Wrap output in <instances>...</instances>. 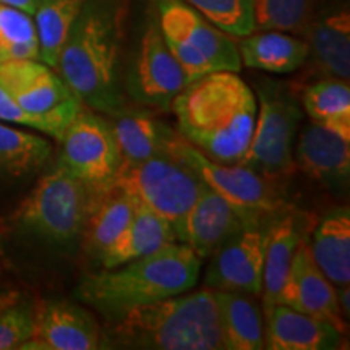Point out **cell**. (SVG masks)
<instances>
[{"label": "cell", "mask_w": 350, "mask_h": 350, "mask_svg": "<svg viewBox=\"0 0 350 350\" xmlns=\"http://www.w3.org/2000/svg\"><path fill=\"white\" fill-rule=\"evenodd\" d=\"M226 350L265 349V321L260 306L242 292L213 291Z\"/></svg>", "instance_id": "26"}, {"label": "cell", "mask_w": 350, "mask_h": 350, "mask_svg": "<svg viewBox=\"0 0 350 350\" xmlns=\"http://www.w3.org/2000/svg\"><path fill=\"white\" fill-rule=\"evenodd\" d=\"M237 44L242 65L269 73H292L308 59V44L286 31L256 29L239 38Z\"/></svg>", "instance_id": "23"}, {"label": "cell", "mask_w": 350, "mask_h": 350, "mask_svg": "<svg viewBox=\"0 0 350 350\" xmlns=\"http://www.w3.org/2000/svg\"><path fill=\"white\" fill-rule=\"evenodd\" d=\"M262 217L235 206L208 187L183 217L177 242L187 243L201 260H206L245 227L262 224Z\"/></svg>", "instance_id": "15"}, {"label": "cell", "mask_w": 350, "mask_h": 350, "mask_svg": "<svg viewBox=\"0 0 350 350\" xmlns=\"http://www.w3.org/2000/svg\"><path fill=\"white\" fill-rule=\"evenodd\" d=\"M262 224L245 227L234 237L226 240L209 256L204 284L211 291L242 292L260 295L265 266L266 229Z\"/></svg>", "instance_id": "13"}, {"label": "cell", "mask_w": 350, "mask_h": 350, "mask_svg": "<svg viewBox=\"0 0 350 350\" xmlns=\"http://www.w3.org/2000/svg\"><path fill=\"white\" fill-rule=\"evenodd\" d=\"M304 232L305 224H301L297 214L275 216L268 224L260 294L262 313H268L278 304V297L291 271L297 247L305 239Z\"/></svg>", "instance_id": "21"}, {"label": "cell", "mask_w": 350, "mask_h": 350, "mask_svg": "<svg viewBox=\"0 0 350 350\" xmlns=\"http://www.w3.org/2000/svg\"><path fill=\"white\" fill-rule=\"evenodd\" d=\"M294 165L327 190L345 193L350 180V139L310 122L300 133Z\"/></svg>", "instance_id": "17"}, {"label": "cell", "mask_w": 350, "mask_h": 350, "mask_svg": "<svg viewBox=\"0 0 350 350\" xmlns=\"http://www.w3.org/2000/svg\"><path fill=\"white\" fill-rule=\"evenodd\" d=\"M204 18L232 38H243L256 29L253 0H183Z\"/></svg>", "instance_id": "32"}, {"label": "cell", "mask_w": 350, "mask_h": 350, "mask_svg": "<svg viewBox=\"0 0 350 350\" xmlns=\"http://www.w3.org/2000/svg\"><path fill=\"white\" fill-rule=\"evenodd\" d=\"M52 144L31 131L0 122V182L20 180L46 165Z\"/></svg>", "instance_id": "27"}, {"label": "cell", "mask_w": 350, "mask_h": 350, "mask_svg": "<svg viewBox=\"0 0 350 350\" xmlns=\"http://www.w3.org/2000/svg\"><path fill=\"white\" fill-rule=\"evenodd\" d=\"M304 36L308 44V57L321 75L350 78V15L347 8L314 16Z\"/></svg>", "instance_id": "19"}, {"label": "cell", "mask_w": 350, "mask_h": 350, "mask_svg": "<svg viewBox=\"0 0 350 350\" xmlns=\"http://www.w3.org/2000/svg\"><path fill=\"white\" fill-rule=\"evenodd\" d=\"M313 260L334 287L350 284V211L347 206L327 213L313 232Z\"/></svg>", "instance_id": "24"}, {"label": "cell", "mask_w": 350, "mask_h": 350, "mask_svg": "<svg viewBox=\"0 0 350 350\" xmlns=\"http://www.w3.org/2000/svg\"><path fill=\"white\" fill-rule=\"evenodd\" d=\"M96 188L57 164L39 178L10 217L12 229L55 250L81 243Z\"/></svg>", "instance_id": "5"}, {"label": "cell", "mask_w": 350, "mask_h": 350, "mask_svg": "<svg viewBox=\"0 0 350 350\" xmlns=\"http://www.w3.org/2000/svg\"><path fill=\"white\" fill-rule=\"evenodd\" d=\"M0 49L3 60H39L33 15L0 3Z\"/></svg>", "instance_id": "30"}, {"label": "cell", "mask_w": 350, "mask_h": 350, "mask_svg": "<svg viewBox=\"0 0 350 350\" xmlns=\"http://www.w3.org/2000/svg\"><path fill=\"white\" fill-rule=\"evenodd\" d=\"M201 258L182 242H170L117 268L88 274L75 295L113 323L138 306L195 287Z\"/></svg>", "instance_id": "3"}, {"label": "cell", "mask_w": 350, "mask_h": 350, "mask_svg": "<svg viewBox=\"0 0 350 350\" xmlns=\"http://www.w3.org/2000/svg\"><path fill=\"white\" fill-rule=\"evenodd\" d=\"M124 163H137L167 152V138L172 129L150 112L122 109L107 117Z\"/></svg>", "instance_id": "25"}, {"label": "cell", "mask_w": 350, "mask_h": 350, "mask_svg": "<svg viewBox=\"0 0 350 350\" xmlns=\"http://www.w3.org/2000/svg\"><path fill=\"white\" fill-rule=\"evenodd\" d=\"M0 3H3V5H10V7L20 8V10H23L26 13H29V15H33L34 10H36L39 0H0Z\"/></svg>", "instance_id": "34"}, {"label": "cell", "mask_w": 350, "mask_h": 350, "mask_svg": "<svg viewBox=\"0 0 350 350\" xmlns=\"http://www.w3.org/2000/svg\"><path fill=\"white\" fill-rule=\"evenodd\" d=\"M187 85L185 72L167 47L159 23L151 21L126 80L130 96L146 107L169 111L175 96Z\"/></svg>", "instance_id": "11"}, {"label": "cell", "mask_w": 350, "mask_h": 350, "mask_svg": "<svg viewBox=\"0 0 350 350\" xmlns=\"http://www.w3.org/2000/svg\"><path fill=\"white\" fill-rule=\"evenodd\" d=\"M256 96L237 72L217 70L188 83L170 109L177 131L209 159L242 164L256 119Z\"/></svg>", "instance_id": "1"}, {"label": "cell", "mask_w": 350, "mask_h": 350, "mask_svg": "<svg viewBox=\"0 0 350 350\" xmlns=\"http://www.w3.org/2000/svg\"><path fill=\"white\" fill-rule=\"evenodd\" d=\"M120 347L157 350H226L211 288L178 294L130 310L111 323Z\"/></svg>", "instance_id": "4"}, {"label": "cell", "mask_w": 350, "mask_h": 350, "mask_svg": "<svg viewBox=\"0 0 350 350\" xmlns=\"http://www.w3.org/2000/svg\"><path fill=\"white\" fill-rule=\"evenodd\" d=\"M18 301V295L15 292H0V310L7 308Z\"/></svg>", "instance_id": "35"}, {"label": "cell", "mask_w": 350, "mask_h": 350, "mask_svg": "<svg viewBox=\"0 0 350 350\" xmlns=\"http://www.w3.org/2000/svg\"><path fill=\"white\" fill-rule=\"evenodd\" d=\"M120 18L116 0H85L55 67L83 106L106 117L126 107L119 77Z\"/></svg>", "instance_id": "2"}, {"label": "cell", "mask_w": 350, "mask_h": 350, "mask_svg": "<svg viewBox=\"0 0 350 350\" xmlns=\"http://www.w3.org/2000/svg\"><path fill=\"white\" fill-rule=\"evenodd\" d=\"M107 338L93 314L67 300H44L34 306L31 339L23 350H96Z\"/></svg>", "instance_id": "14"}, {"label": "cell", "mask_w": 350, "mask_h": 350, "mask_svg": "<svg viewBox=\"0 0 350 350\" xmlns=\"http://www.w3.org/2000/svg\"><path fill=\"white\" fill-rule=\"evenodd\" d=\"M137 200L117 183L111 182L96 188L93 204L81 237V243L88 255L99 261L103 253L116 242L129 224Z\"/></svg>", "instance_id": "20"}, {"label": "cell", "mask_w": 350, "mask_h": 350, "mask_svg": "<svg viewBox=\"0 0 350 350\" xmlns=\"http://www.w3.org/2000/svg\"><path fill=\"white\" fill-rule=\"evenodd\" d=\"M310 120L350 139V86L347 80L325 77L301 96Z\"/></svg>", "instance_id": "28"}, {"label": "cell", "mask_w": 350, "mask_h": 350, "mask_svg": "<svg viewBox=\"0 0 350 350\" xmlns=\"http://www.w3.org/2000/svg\"><path fill=\"white\" fill-rule=\"evenodd\" d=\"M278 304L325 321L340 334L347 329L336 287L313 260L310 242L306 239L297 247L291 271L278 297Z\"/></svg>", "instance_id": "16"}, {"label": "cell", "mask_w": 350, "mask_h": 350, "mask_svg": "<svg viewBox=\"0 0 350 350\" xmlns=\"http://www.w3.org/2000/svg\"><path fill=\"white\" fill-rule=\"evenodd\" d=\"M113 183L124 188L139 203L172 224L177 237L183 217L208 185L185 163L170 154L151 156L137 163H124Z\"/></svg>", "instance_id": "6"}, {"label": "cell", "mask_w": 350, "mask_h": 350, "mask_svg": "<svg viewBox=\"0 0 350 350\" xmlns=\"http://www.w3.org/2000/svg\"><path fill=\"white\" fill-rule=\"evenodd\" d=\"M85 0H39L33 13L36 26L39 60L51 68L57 67L59 55L72 26L80 15Z\"/></svg>", "instance_id": "29"}, {"label": "cell", "mask_w": 350, "mask_h": 350, "mask_svg": "<svg viewBox=\"0 0 350 350\" xmlns=\"http://www.w3.org/2000/svg\"><path fill=\"white\" fill-rule=\"evenodd\" d=\"M0 62H3V54H2V49H0Z\"/></svg>", "instance_id": "36"}, {"label": "cell", "mask_w": 350, "mask_h": 350, "mask_svg": "<svg viewBox=\"0 0 350 350\" xmlns=\"http://www.w3.org/2000/svg\"><path fill=\"white\" fill-rule=\"evenodd\" d=\"M266 317L265 347L269 350H327L339 347L340 332L325 321L275 304Z\"/></svg>", "instance_id": "18"}, {"label": "cell", "mask_w": 350, "mask_h": 350, "mask_svg": "<svg viewBox=\"0 0 350 350\" xmlns=\"http://www.w3.org/2000/svg\"><path fill=\"white\" fill-rule=\"evenodd\" d=\"M314 7L317 0H253L255 26L256 29L304 34Z\"/></svg>", "instance_id": "31"}, {"label": "cell", "mask_w": 350, "mask_h": 350, "mask_svg": "<svg viewBox=\"0 0 350 350\" xmlns=\"http://www.w3.org/2000/svg\"><path fill=\"white\" fill-rule=\"evenodd\" d=\"M255 96L258 106L255 126L242 164L278 182L294 169L292 146L304 111L292 91L281 83L261 81Z\"/></svg>", "instance_id": "7"}, {"label": "cell", "mask_w": 350, "mask_h": 350, "mask_svg": "<svg viewBox=\"0 0 350 350\" xmlns=\"http://www.w3.org/2000/svg\"><path fill=\"white\" fill-rule=\"evenodd\" d=\"M156 7L159 13L157 23L165 39L178 41L200 52L213 72H239L242 68L237 42L198 10L183 0H156Z\"/></svg>", "instance_id": "12"}, {"label": "cell", "mask_w": 350, "mask_h": 350, "mask_svg": "<svg viewBox=\"0 0 350 350\" xmlns=\"http://www.w3.org/2000/svg\"><path fill=\"white\" fill-rule=\"evenodd\" d=\"M57 142L59 164L86 185L99 188L113 180L122 157L106 116L83 106Z\"/></svg>", "instance_id": "10"}, {"label": "cell", "mask_w": 350, "mask_h": 350, "mask_svg": "<svg viewBox=\"0 0 350 350\" xmlns=\"http://www.w3.org/2000/svg\"><path fill=\"white\" fill-rule=\"evenodd\" d=\"M34 306L16 301L0 310V350L21 349L31 339Z\"/></svg>", "instance_id": "33"}, {"label": "cell", "mask_w": 350, "mask_h": 350, "mask_svg": "<svg viewBox=\"0 0 350 350\" xmlns=\"http://www.w3.org/2000/svg\"><path fill=\"white\" fill-rule=\"evenodd\" d=\"M0 86L18 106L41 122L44 135L59 139L83 109L62 77L41 60L0 62Z\"/></svg>", "instance_id": "8"}, {"label": "cell", "mask_w": 350, "mask_h": 350, "mask_svg": "<svg viewBox=\"0 0 350 350\" xmlns=\"http://www.w3.org/2000/svg\"><path fill=\"white\" fill-rule=\"evenodd\" d=\"M167 152L185 163L211 190L235 206L261 216H275L282 211L284 200L278 182L262 177L247 165L209 159L175 130L167 138Z\"/></svg>", "instance_id": "9"}, {"label": "cell", "mask_w": 350, "mask_h": 350, "mask_svg": "<svg viewBox=\"0 0 350 350\" xmlns=\"http://www.w3.org/2000/svg\"><path fill=\"white\" fill-rule=\"evenodd\" d=\"M170 242H177L172 224L167 219L148 208L146 204L137 201L129 224L122 230L116 242L99 258L100 268H117Z\"/></svg>", "instance_id": "22"}]
</instances>
